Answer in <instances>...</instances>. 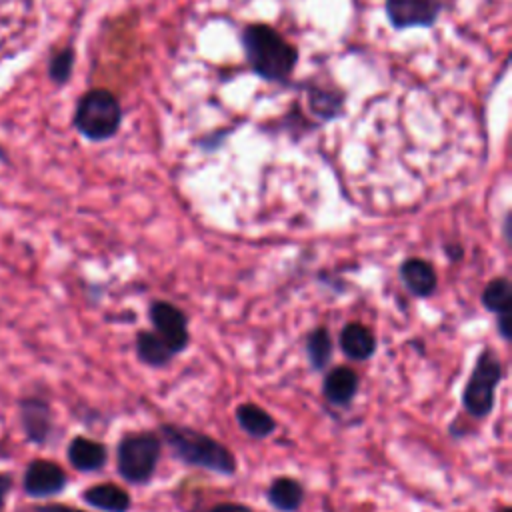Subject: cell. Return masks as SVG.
I'll use <instances>...</instances> for the list:
<instances>
[{"label": "cell", "instance_id": "obj_26", "mask_svg": "<svg viewBox=\"0 0 512 512\" xmlns=\"http://www.w3.org/2000/svg\"><path fill=\"white\" fill-rule=\"evenodd\" d=\"M502 230H504L506 242H510V214H508V212L504 214V226H502Z\"/></svg>", "mask_w": 512, "mask_h": 512}, {"label": "cell", "instance_id": "obj_7", "mask_svg": "<svg viewBox=\"0 0 512 512\" xmlns=\"http://www.w3.org/2000/svg\"><path fill=\"white\" fill-rule=\"evenodd\" d=\"M68 486L64 468L46 458H34L22 472V492L32 500H48L62 494Z\"/></svg>", "mask_w": 512, "mask_h": 512}, {"label": "cell", "instance_id": "obj_2", "mask_svg": "<svg viewBox=\"0 0 512 512\" xmlns=\"http://www.w3.org/2000/svg\"><path fill=\"white\" fill-rule=\"evenodd\" d=\"M160 438L170 446L174 458L188 466L226 476L236 472V458L230 448L200 430L164 422L160 424Z\"/></svg>", "mask_w": 512, "mask_h": 512}, {"label": "cell", "instance_id": "obj_11", "mask_svg": "<svg viewBox=\"0 0 512 512\" xmlns=\"http://www.w3.org/2000/svg\"><path fill=\"white\" fill-rule=\"evenodd\" d=\"M398 274L406 290L416 298H428L436 292V286H438L436 270L424 258H406L400 264Z\"/></svg>", "mask_w": 512, "mask_h": 512}, {"label": "cell", "instance_id": "obj_4", "mask_svg": "<svg viewBox=\"0 0 512 512\" xmlns=\"http://www.w3.org/2000/svg\"><path fill=\"white\" fill-rule=\"evenodd\" d=\"M162 440L156 432H126L116 446V470L128 484H146L160 462Z\"/></svg>", "mask_w": 512, "mask_h": 512}, {"label": "cell", "instance_id": "obj_16", "mask_svg": "<svg viewBox=\"0 0 512 512\" xmlns=\"http://www.w3.org/2000/svg\"><path fill=\"white\" fill-rule=\"evenodd\" d=\"M266 500L280 512H296L304 502V486L290 476H280L268 486Z\"/></svg>", "mask_w": 512, "mask_h": 512}, {"label": "cell", "instance_id": "obj_14", "mask_svg": "<svg viewBox=\"0 0 512 512\" xmlns=\"http://www.w3.org/2000/svg\"><path fill=\"white\" fill-rule=\"evenodd\" d=\"M82 502L100 512H128L132 506L130 494L112 482L92 484L82 492Z\"/></svg>", "mask_w": 512, "mask_h": 512}, {"label": "cell", "instance_id": "obj_20", "mask_svg": "<svg viewBox=\"0 0 512 512\" xmlns=\"http://www.w3.org/2000/svg\"><path fill=\"white\" fill-rule=\"evenodd\" d=\"M510 304H512V284L506 276L492 278L486 288L482 290V306L500 316V314H510Z\"/></svg>", "mask_w": 512, "mask_h": 512}, {"label": "cell", "instance_id": "obj_21", "mask_svg": "<svg viewBox=\"0 0 512 512\" xmlns=\"http://www.w3.org/2000/svg\"><path fill=\"white\" fill-rule=\"evenodd\" d=\"M74 62H76V52L72 46L60 48L56 50L50 58H48V78L56 84V86H64L68 84L72 70H74Z\"/></svg>", "mask_w": 512, "mask_h": 512}, {"label": "cell", "instance_id": "obj_18", "mask_svg": "<svg viewBox=\"0 0 512 512\" xmlns=\"http://www.w3.org/2000/svg\"><path fill=\"white\" fill-rule=\"evenodd\" d=\"M136 354L140 358V362L160 368L170 364V360L174 358V352L166 346V342L150 330H142L136 336Z\"/></svg>", "mask_w": 512, "mask_h": 512}, {"label": "cell", "instance_id": "obj_12", "mask_svg": "<svg viewBox=\"0 0 512 512\" xmlns=\"http://www.w3.org/2000/svg\"><path fill=\"white\" fill-rule=\"evenodd\" d=\"M338 342H340V350L344 352V356L350 360H356V362H364V360L372 358L376 352V336H374L372 328H368L362 322H348L340 330Z\"/></svg>", "mask_w": 512, "mask_h": 512}, {"label": "cell", "instance_id": "obj_13", "mask_svg": "<svg viewBox=\"0 0 512 512\" xmlns=\"http://www.w3.org/2000/svg\"><path fill=\"white\" fill-rule=\"evenodd\" d=\"M358 386L360 378L352 368L336 366L324 376L322 394L334 406H348L354 400Z\"/></svg>", "mask_w": 512, "mask_h": 512}, {"label": "cell", "instance_id": "obj_28", "mask_svg": "<svg viewBox=\"0 0 512 512\" xmlns=\"http://www.w3.org/2000/svg\"><path fill=\"white\" fill-rule=\"evenodd\" d=\"M498 512H512V510H510V506H502Z\"/></svg>", "mask_w": 512, "mask_h": 512}, {"label": "cell", "instance_id": "obj_15", "mask_svg": "<svg viewBox=\"0 0 512 512\" xmlns=\"http://www.w3.org/2000/svg\"><path fill=\"white\" fill-rule=\"evenodd\" d=\"M306 100L308 110L316 118L328 122L342 114L344 110V92L336 88H324V86H308L306 88Z\"/></svg>", "mask_w": 512, "mask_h": 512}, {"label": "cell", "instance_id": "obj_23", "mask_svg": "<svg viewBox=\"0 0 512 512\" xmlns=\"http://www.w3.org/2000/svg\"><path fill=\"white\" fill-rule=\"evenodd\" d=\"M32 512H86V510L74 508V506H68V504H60V502H50V504L32 506Z\"/></svg>", "mask_w": 512, "mask_h": 512}, {"label": "cell", "instance_id": "obj_25", "mask_svg": "<svg viewBox=\"0 0 512 512\" xmlns=\"http://www.w3.org/2000/svg\"><path fill=\"white\" fill-rule=\"evenodd\" d=\"M496 328H498V334H500L504 340H510V336H512V330H510V314H500V316H496Z\"/></svg>", "mask_w": 512, "mask_h": 512}, {"label": "cell", "instance_id": "obj_3", "mask_svg": "<svg viewBox=\"0 0 512 512\" xmlns=\"http://www.w3.org/2000/svg\"><path fill=\"white\" fill-rule=\"evenodd\" d=\"M124 112L118 98L106 88L84 92L74 106L72 126L88 142H106L114 138L122 126Z\"/></svg>", "mask_w": 512, "mask_h": 512}, {"label": "cell", "instance_id": "obj_9", "mask_svg": "<svg viewBox=\"0 0 512 512\" xmlns=\"http://www.w3.org/2000/svg\"><path fill=\"white\" fill-rule=\"evenodd\" d=\"M150 322L154 326V332L166 342V346L180 354L190 344V332H188V318L186 314L166 300H154L148 308Z\"/></svg>", "mask_w": 512, "mask_h": 512}, {"label": "cell", "instance_id": "obj_1", "mask_svg": "<svg viewBox=\"0 0 512 512\" xmlns=\"http://www.w3.org/2000/svg\"><path fill=\"white\" fill-rule=\"evenodd\" d=\"M240 44L248 68L262 80L288 84L296 64L298 50L276 28L264 22H252L240 32Z\"/></svg>", "mask_w": 512, "mask_h": 512}, {"label": "cell", "instance_id": "obj_27", "mask_svg": "<svg viewBox=\"0 0 512 512\" xmlns=\"http://www.w3.org/2000/svg\"><path fill=\"white\" fill-rule=\"evenodd\" d=\"M0 162H8V154H6V150L0 146Z\"/></svg>", "mask_w": 512, "mask_h": 512}, {"label": "cell", "instance_id": "obj_17", "mask_svg": "<svg viewBox=\"0 0 512 512\" xmlns=\"http://www.w3.org/2000/svg\"><path fill=\"white\" fill-rule=\"evenodd\" d=\"M234 416L238 426L252 438H266L276 430V420L258 404H238Z\"/></svg>", "mask_w": 512, "mask_h": 512}, {"label": "cell", "instance_id": "obj_22", "mask_svg": "<svg viewBox=\"0 0 512 512\" xmlns=\"http://www.w3.org/2000/svg\"><path fill=\"white\" fill-rule=\"evenodd\" d=\"M14 488V474L8 470H0V512L6 508V498Z\"/></svg>", "mask_w": 512, "mask_h": 512}, {"label": "cell", "instance_id": "obj_8", "mask_svg": "<svg viewBox=\"0 0 512 512\" xmlns=\"http://www.w3.org/2000/svg\"><path fill=\"white\" fill-rule=\"evenodd\" d=\"M442 10V0H384L386 18L398 32L410 28H432Z\"/></svg>", "mask_w": 512, "mask_h": 512}, {"label": "cell", "instance_id": "obj_5", "mask_svg": "<svg viewBox=\"0 0 512 512\" xmlns=\"http://www.w3.org/2000/svg\"><path fill=\"white\" fill-rule=\"evenodd\" d=\"M502 376L504 366L500 358L490 348H484L478 354L468 382L462 390V406L472 418H486L492 412L494 392Z\"/></svg>", "mask_w": 512, "mask_h": 512}, {"label": "cell", "instance_id": "obj_19", "mask_svg": "<svg viewBox=\"0 0 512 512\" xmlns=\"http://www.w3.org/2000/svg\"><path fill=\"white\" fill-rule=\"evenodd\" d=\"M304 348H306V358L314 370L326 368V364L330 362L332 352H334V342H332L328 328L316 326L312 332H308Z\"/></svg>", "mask_w": 512, "mask_h": 512}, {"label": "cell", "instance_id": "obj_24", "mask_svg": "<svg viewBox=\"0 0 512 512\" xmlns=\"http://www.w3.org/2000/svg\"><path fill=\"white\" fill-rule=\"evenodd\" d=\"M206 512H252V508L246 504H240V502H218L212 508H208Z\"/></svg>", "mask_w": 512, "mask_h": 512}, {"label": "cell", "instance_id": "obj_10", "mask_svg": "<svg viewBox=\"0 0 512 512\" xmlns=\"http://www.w3.org/2000/svg\"><path fill=\"white\" fill-rule=\"evenodd\" d=\"M66 458L76 472L94 474L100 472L108 462V448L88 436H74L66 446Z\"/></svg>", "mask_w": 512, "mask_h": 512}, {"label": "cell", "instance_id": "obj_6", "mask_svg": "<svg viewBox=\"0 0 512 512\" xmlns=\"http://www.w3.org/2000/svg\"><path fill=\"white\" fill-rule=\"evenodd\" d=\"M16 408L26 442L32 446H46L54 434V412L50 402L40 394H26L18 398Z\"/></svg>", "mask_w": 512, "mask_h": 512}]
</instances>
